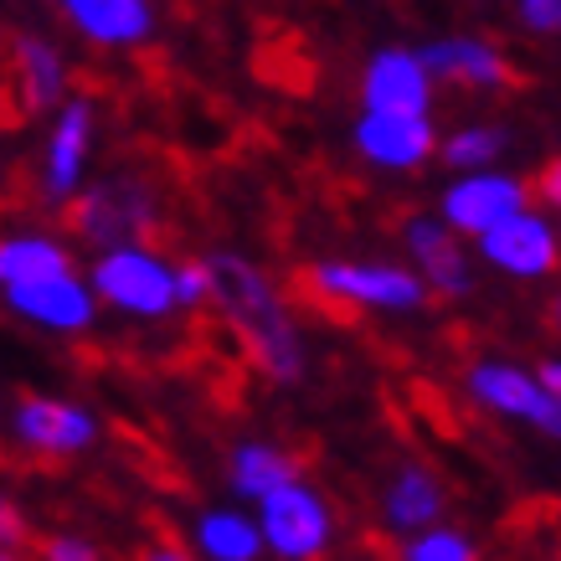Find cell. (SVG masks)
<instances>
[{
	"mask_svg": "<svg viewBox=\"0 0 561 561\" xmlns=\"http://www.w3.org/2000/svg\"><path fill=\"white\" fill-rule=\"evenodd\" d=\"M206 284H211V299L221 305V314L238 324L248 356L273 376V381H294L305 371V356H299V341H294V324L284 314V305L273 299L268 278L242 263V257H206Z\"/></svg>",
	"mask_w": 561,
	"mask_h": 561,
	"instance_id": "cell-1",
	"label": "cell"
},
{
	"mask_svg": "<svg viewBox=\"0 0 561 561\" xmlns=\"http://www.w3.org/2000/svg\"><path fill=\"white\" fill-rule=\"evenodd\" d=\"M68 227L93 248H119V242L160 238L154 227V196L139 181H99L78 191L68 206Z\"/></svg>",
	"mask_w": 561,
	"mask_h": 561,
	"instance_id": "cell-2",
	"label": "cell"
},
{
	"mask_svg": "<svg viewBox=\"0 0 561 561\" xmlns=\"http://www.w3.org/2000/svg\"><path fill=\"white\" fill-rule=\"evenodd\" d=\"M93 299L129 314H171L175 309V273L139 242H119L103 248L93 263Z\"/></svg>",
	"mask_w": 561,
	"mask_h": 561,
	"instance_id": "cell-3",
	"label": "cell"
},
{
	"mask_svg": "<svg viewBox=\"0 0 561 561\" xmlns=\"http://www.w3.org/2000/svg\"><path fill=\"white\" fill-rule=\"evenodd\" d=\"M5 305L42 330H88L93 324V289L72 268L26 278V284H5Z\"/></svg>",
	"mask_w": 561,
	"mask_h": 561,
	"instance_id": "cell-4",
	"label": "cell"
},
{
	"mask_svg": "<svg viewBox=\"0 0 561 561\" xmlns=\"http://www.w3.org/2000/svg\"><path fill=\"white\" fill-rule=\"evenodd\" d=\"M263 536H268L273 551H284L294 561L320 557V546L330 541V515H324V505L314 494L299 490L289 479L273 494H263Z\"/></svg>",
	"mask_w": 561,
	"mask_h": 561,
	"instance_id": "cell-5",
	"label": "cell"
},
{
	"mask_svg": "<svg viewBox=\"0 0 561 561\" xmlns=\"http://www.w3.org/2000/svg\"><path fill=\"white\" fill-rule=\"evenodd\" d=\"M99 423L88 417L83 408L72 402H51V397H21L16 408V438L47 459H68V454H83L93 443Z\"/></svg>",
	"mask_w": 561,
	"mask_h": 561,
	"instance_id": "cell-6",
	"label": "cell"
},
{
	"mask_svg": "<svg viewBox=\"0 0 561 561\" xmlns=\"http://www.w3.org/2000/svg\"><path fill=\"white\" fill-rule=\"evenodd\" d=\"M479 242H484V257H490L494 268L526 273V278L530 273H551L561 263V248L551 238V227L541 217H526V211H511V217L490 221L479 232Z\"/></svg>",
	"mask_w": 561,
	"mask_h": 561,
	"instance_id": "cell-7",
	"label": "cell"
},
{
	"mask_svg": "<svg viewBox=\"0 0 561 561\" xmlns=\"http://www.w3.org/2000/svg\"><path fill=\"white\" fill-rule=\"evenodd\" d=\"M314 284L351 305H387V309H417L427 299L423 278L402 268H356V263H320Z\"/></svg>",
	"mask_w": 561,
	"mask_h": 561,
	"instance_id": "cell-8",
	"label": "cell"
},
{
	"mask_svg": "<svg viewBox=\"0 0 561 561\" xmlns=\"http://www.w3.org/2000/svg\"><path fill=\"white\" fill-rule=\"evenodd\" d=\"M356 139L376 165H397V171L402 165H423L427 154H433V145H438L427 114H381V108H371L360 119Z\"/></svg>",
	"mask_w": 561,
	"mask_h": 561,
	"instance_id": "cell-9",
	"label": "cell"
},
{
	"mask_svg": "<svg viewBox=\"0 0 561 561\" xmlns=\"http://www.w3.org/2000/svg\"><path fill=\"white\" fill-rule=\"evenodd\" d=\"M474 391H479V402L511 412V417H536L546 433L561 438V397L546 391L541 381H530L526 371H515V366H479Z\"/></svg>",
	"mask_w": 561,
	"mask_h": 561,
	"instance_id": "cell-10",
	"label": "cell"
},
{
	"mask_svg": "<svg viewBox=\"0 0 561 561\" xmlns=\"http://www.w3.org/2000/svg\"><path fill=\"white\" fill-rule=\"evenodd\" d=\"M433 83H427L423 57L412 51H381L366 68V108L381 114H427Z\"/></svg>",
	"mask_w": 561,
	"mask_h": 561,
	"instance_id": "cell-11",
	"label": "cell"
},
{
	"mask_svg": "<svg viewBox=\"0 0 561 561\" xmlns=\"http://www.w3.org/2000/svg\"><path fill=\"white\" fill-rule=\"evenodd\" d=\"M88 135H93V108L83 99H72L62 114H57V129L47 139V186L51 202H68L78 181H83V160H88Z\"/></svg>",
	"mask_w": 561,
	"mask_h": 561,
	"instance_id": "cell-12",
	"label": "cell"
},
{
	"mask_svg": "<svg viewBox=\"0 0 561 561\" xmlns=\"http://www.w3.org/2000/svg\"><path fill=\"white\" fill-rule=\"evenodd\" d=\"M68 21L99 47H135L150 36V0H62Z\"/></svg>",
	"mask_w": 561,
	"mask_h": 561,
	"instance_id": "cell-13",
	"label": "cell"
},
{
	"mask_svg": "<svg viewBox=\"0 0 561 561\" xmlns=\"http://www.w3.org/2000/svg\"><path fill=\"white\" fill-rule=\"evenodd\" d=\"M526 191L505 181V175H474V181H459V186L443 196V211H448V227H463V232H484L490 221L520 211Z\"/></svg>",
	"mask_w": 561,
	"mask_h": 561,
	"instance_id": "cell-14",
	"label": "cell"
},
{
	"mask_svg": "<svg viewBox=\"0 0 561 561\" xmlns=\"http://www.w3.org/2000/svg\"><path fill=\"white\" fill-rule=\"evenodd\" d=\"M11 68H16V93L21 103L42 114L51 103L68 93V62H62V51L42 42V36H16L11 42Z\"/></svg>",
	"mask_w": 561,
	"mask_h": 561,
	"instance_id": "cell-15",
	"label": "cell"
},
{
	"mask_svg": "<svg viewBox=\"0 0 561 561\" xmlns=\"http://www.w3.org/2000/svg\"><path fill=\"white\" fill-rule=\"evenodd\" d=\"M423 68L438 72V78H454V83H463V88H505L511 83L505 57H500L490 42H474V36H459V42H438V47H427Z\"/></svg>",
	"mask_w": 561,
	"mask_h": 561,
	"instance_id": "cell-16",
	"label": "cell"
},
{
	"mask_svg": "<svg viewBox=\"0 0 561 561\" xmlns=\"http://www.w3.org/2000/svg\"><path fill=\"white\" fill-rule=\"evenodd\" d=\"M408 242H412L417 263L433 273V284H438L443 294H463V289H469L463 253H459V242L448 238V227H443V221H412V227H408Z\"/></svg>",
	"mask_w": 561,
	"mask_h": 561,
	"instance_id": "cell-17",
	"label": "cell"
},
{
	"mask_svg": "<svg viewBox=\"0 0 561 561\" xmlns=\"http://www.w3.org/2000/svg\"><path fill=\"white\" fill-rule=\"evenodd\" d=\"M72 268V253L51 238H0V289Z\"/></svg>",
	"mask_w": 561,
	"mask_h": 561,
	"instance_id": "cell-18",
	"label": "cell"
},
{
	"mask_svg": "<svg viewBox=\"0 0 561 561\" xmlns=\"http://www.w3.org/2000/svg\"><path fill=\"white\" fill-rule=\"evenodd\" d=\"M294 474H299V463L284 448H268V443H248V448H238V459H232V484L242 494H253V500L273 494L278 484H289Z\"/></svg>",
	"mask_w": 561,
	"mask_h": 561,
	"instance_id": "cell-19",
	"label": "cell"
},
{
	"mask_svg": "<svg viewBox=\"0 0 561 561\" xmlns=\"http://www.w3.org/2000/svg\"><path fill=\"white\" fill-rule=\"evenodd\" d=\"M438 511H443L438 479L423 474V469H402V474H397V484H391V494H387V515H391V520H397V526H423V520H433Z\"/></svg>",
	"mask_w": 561,
	"mask_h": 561,
	"instance_id": "cell-20",
	"label": "cell"
},
{
	"mask_svg": "<svg viewBox=\"0 0 561 561\" xmlns=\"http://www.w3.org/2000/svg\"><path fill=\"white\" fill-rule=\"evenodd\" d=\"M202 551L221 561H248V557H257V530L248 520H238V515H206Z\"/></svg>",
	"mask_w": 561,
	"mask_h": 561,
	"instance_id": "cell-21",
	"label": "cell"
},
{
	"mask_svg": "<svg viewBox=\"0 0 561 561\" xmlns=\"http://www.w3.org/2000/svg\"><path fill=\"white\" fill-rule=\"evenodd\" d=\"M500 129H463V135H454L448 145H443V160L448 165H459V171H474V165H490L494 154H500Z\"/></svg>",
	"mask_w": 561,
	"mask_h": 561,
	"instance_id": "cell-22",
	"label": "cell"
},
{
	"mask_svg": "<svg viewBox=\"0 0 561 561\" xmlns=\"http://www.w3.org/2000/svg\"><path fill=\"white\" fill-rule=\"evenodd\" d=\"M412 561H469L474 557V546L463 541V536H423V541L408 546Z\"/></svg>",
	"mask_w": 561,
	"mask_h": 561,
	"instance_id": "cell-23",
	"label": "cell"
},
{
	"mask_svg": "<svg viewBox=\"0 0 561 561\" xmlns=\"http://www.w3.org/2000/svg\"><path fill=\"white\" fill-rule=\"evenodd\" d=\"M26 541H32V526H26L21 505L0 494V546H5V551H16V546H26Z\"/></svg>",
	"mask_w": 561,
	"mask_h": 561,
	"instance_id": "cell-24",
	"label": "cell"
},
{
	"mask_svg": "<svg viewBox=\"0 0 561 561\" xmlns=\"http://www.w3.org/2000/svg\"><path fill=\"white\" fill-rule=\"evenodd\" d=\"M211 284H206V263H186V268L175 273V305H202Z\"/></svg>",
	"mask_w": 561,
	"mask_h": 561,
	"instance_id": "cell-25",
	"label": "cell"
},
{
	"mask_svg": "<svg viewBox=\"0 0 561 561\" xmlns=\"http://www.w3.org/2000/svg\"><path fill=\"white\" fill-rule=\"evenodd\" d=\"M530 32H561V0H520Z\"/></svg>",
	"mask_w": 561,
	"mask_h": 561,
	"instance_id": "cell-26",
	"label": "cell"
},
{
	"mask_svg": "<svg viewBox=\"0 0 561 561\" xmlns=\"http://www.w3.org/2000/svg\"><path fill=\"white\" fill-rule=\"evenodd\" d=\"M42 557H51V561H93L99 551L88 541H72V536H51V541H42Z\"/></svg>",
	"mask_w": 561,
	"mask_h": 561,
	"instance_id": "cell-27",
	"label": "cell"
},
{
	"mask_svg": "<svg viewBox=\"0 0 561 561\" xmlns=\"http://www.w3.org/2000/svg\"><path fill=\"white\" fill-rule=\"evenodd\" d=\"M536 186H541V196H546V202H551V206H557V211H561V160H551V165H546V171H541V181H536Z\"/></svg>",
	"mask_w": 561,
	"mask_h": 561,
	"instance_id": "cell-28",
	"label": "cell"
},
{
	"mask_svg": "<svg viewBox=\"0 0 561 561\" xmlns=\"http://www.w3.org/2000/svg\"><path fill=\"white\" fill-rule=\"evenodd\" d=\"M536 381H541L546 391H557V397H561V360H541V371H536Z\"/></svg>",
	"mask_w": 561,
	"mask_h": 561,
	"instance_id": "cell-29",
	"label": "cell"
},
{
	"mask_svg": "<svg viewBox=\"0 0 561 561\" xmlns=\"http://www.w3.org/2000/svg\"><path fill=\"white\" fill-rule=\"evenodd\" d=\"M557 324H561V299H557Z\"/></svg>",
	"mask_w": 561,
	"mask_h": 561,
	"instance_id": "cell-30",
	"label": "cell"
}]
</instances>
